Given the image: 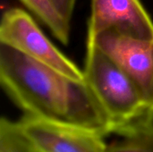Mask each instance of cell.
Segmentation results:
<instances>
[{
	"label": "cell",
	"instance_id": "cell-1",
	"mask_svg": "<svg viewBox=\"0 0 153 152\" xmlns=\"http://www.w3.org/2000/svg\"><path fill=\"white\" fill-rule=\"evenodd\" d=\"M0 82L25 115L82 126L106 136L111 133L108 118L86 81H74L4 44H0Z\"/></svg>",
	"mask_w": 153,
	"mask_h": 152
},
{
	"label": "cell",
	"instance_id": "cell-2",
	"mask_svg": "<svg viewBox=\"0 0 153 152\" xmlns=\"http://www.w3.org/2000/svg\"><path fill=\"white\" fill-rule=\"evenodd\" d=\"M83 72L87 84L108 118L111 133L152 114L132 80L95 44H87Z\"/></svg>",
	"mask_w": 153,
	"mask_h": 152
},
{
	"label": "cell",
	"instance_id": "cell-3",
	"mask_svg": "<svg viewBox=\"0 0 153 152\" xmlns=\"http://www.w3.org/2000/svg\"><path fill=\"white\" fill-rule=\"evenodd\" d=\"M0 44L13 47L74 81L85 82L84 72L56 47L32 17L21 8H10L4 13Z\"/></svg>",
	"mask_w": 153,
	"mask_h": 152
},
{
	"label": "cell",
	"instance_id": "cell-4",
	"mask_svg": "<svg viewBox=\"0 0 153 152\" xmlns=\"http://www.w3.org/2000/svg\"><path fill=\"white\" fill-rule=\"evenodd\" d=\"M16 124L36 152H107V136L89 128L25 114Z\"/></svg>",
	"mask_w": 153,
	"mask_h": 152
},
{
	"label": "cell",
	"instance_id": "cell-5",
	"mask_svg": "<svg viewBox=\"0 0 153 152\" xmlns=\"http://www.w3.org/2000/svg\"><path fill=\"white\" fill-rule=\"evenodd\" d=\"M91 44H95L127 74L153 114V39L107 30Z\"/></svg>",
	"mask_w": 153,
	"mask_h": 152
},
{
	"label": "cell",
	"instance_id": "cell-6",
	"mask_svg": "<svg viewBox=\"0 0 153 152\" xmlns=\"http://www.w3.org/2000/svg\"><path fill=\"white\" fill-rule=\"evenodd\" d=\"M87 44L107 30L153 39V21L140 0H91Z\"/></svg>",
	"mask_w": 153,
	"mask_h": 152
},
{
	"label": "cell",
	"instance_id": "cell-7",
	"mask_svg": "<svg viewBox=\"0 0 153 152\" xmlns=\"http://www.w3.org/2000/svg\"><path fill=\"white\" fill-rule=\"evenodd\" d=\"M110 134L116 137L107 142V152H153V115L147 114Z\"/></svg>",
	"mask_w": 153,
	"mask_h": 152
},
{
	"label": "cell",
	"instance_id": "cell-8",
	"mask_svg": "<svg viewBox=\"0 0 153 152\" xmlns=\"http://www.w3.org/2000/svg\"><path fill=\"white\" fill-rule=\"evenodd\" d=\"M23 4L41 21L63 44L70 39L71 22L65 19L52 0H21Z\"/></svg>",
	"mask_w": 153,
	"mask_h": 152
},
{
	"label": "cell",
	"instance_id": "cell-9",
	"mask_svg": "<svg viewBox=\"0 0 153 152\" xmlns=\"http://www.w3.org/2000/svg\"><path fill=\"white\" fill-rule=\"evenodd\" d=\"M0 152H36L21 134L16 122L3 117L0 122Z\"/></svg>",
	"mask_w": 153,
	"mask_h": 152
},
{
	"label": "cell",
	"instance_id": "cell-10",
	"mask_svg": "<svg viewBox=\"0 0 153 152\" xmlns=\"http://www.w3.org/2000/svg\"><path fill=\"white\" fill-rule=\"evenodd\" d=\"M60 13L65 17V20H67L69 22H71L74 10L76 4L77 0H52Z\"/></svg>",
	"mask_w": 153,
	"mask_h": 152
}]
</instances>
